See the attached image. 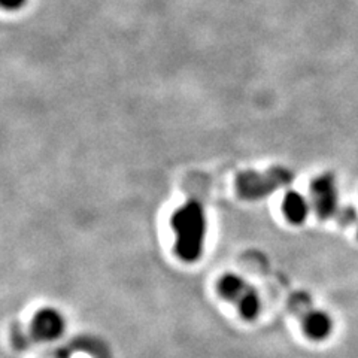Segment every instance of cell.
<instances>
[{
  "label": "cell",
  "mask_w": 358,
  "mask_h": 358,
  "mask_svg": "<svg viewBox=\"0 0 358 358\" xmlns=\"http://www.w3.org/2000/svg\"><path fill=\"white\" fill-rule=\"evenodd\" d=\"M175 233V252L179 259L193 263L199 260L205 248L206 214L196 199H188L179 206L171 220Z\"/></svg>",
  "instance_id": "6da1fadb"
},
{
  "label": "cell",
  "mask_w": 358,
  "mask_h": 358,
  "mask_svg": "<svg viewBox=\"0 0 358 358\" xmlns=\"http://www.w3.org/2000/svg\"><path fill=\"white\" fill-rule=\"evenodd\" d=\"M293 182V172L282 166H272L266 171H243L236 175L234 188L243 200H262Z\"/></svg>",
  "instance_id": "7a4b0ae2"
},
{
  "label": "cell",
  "mask_w": 358,
  "mask_h": 358,
  "mask_svg": "<svg viewBox=\"0 0 358 358\" xmlns=\"http://www.w3.org/2000/svg\"><path fill=\"white\" fill-rule=\"evenodd\" d=\"M217 289L222 299L229 300L230 303L236 306L238 312L245 320H254L259 317L262 309L260 296L257 293V289L250 282H246L242 276L226 273L220 278Z\"/></svg>",
  "instance_id": "3957f363"
},
{
  "label": "cell",
  "mask_w": 358,
  "mask_h": 358,
  "mask_svg": "<svg viewBox=\"0 0 358 358\" xmlns=\"http://www.w3.org/2000/svg\"><path fill=\"white\" fill-rule=\"evenodd\" d=\"M288 309L300 321L306 336L312 341L327 339L333 330V321L327 312L312 305L303 293H296L288 299Z\"/></svg>",
  "instance_id": "277c9868"
},
{
  "label": "cell",
  "mask_w": 358,
  "mask_h": 358,
  "mask_svg": "<svg viewBox=\"0 0 358 358\" xmlns=\"http://www.w3.org/2000/svg\"><path fill=\"white\" fill-rule=\"evenodd\" d=\"M310 206L315 209L320 218H331L338 214L339 197L336 181L330 175H321L312 181L310 187Z\"/></svg>",
  "instance_id": "5b68a950"
},
{
  "label": "cell",
  "mask_w": 358,
  "mask_h": 358,
  "mask_svg": "<svg viewBox=\"0 0 358 358\" xmlns=\"http://www.w3.org/2000/svg\"><path fill=\"white\" fill-rule=\"evenodd\" d=\"M66 327L62 313L55 309H41L31 320V334L38 341H54L60 338Z\"/></svg>",
  "instance_id": "8992f818"
},
{
  "label": "cell",
  "mask_w": 358,
  "mask_h": 358,
  "mask_svg": "<svg viewBox=\"0 0 358 358\" xmlns=\"http://www.w3.org/2000/svg\"><path fill=\"white\" fill-rule=\"evenodd\" d=\"M309 201L300 193L293 192V189H289L288 193H285L282 200V210L285 218L291 224L303 222L309 214Z\"/></svg>",
  "instance_id": "52a82bcc"
}]
</instances>
